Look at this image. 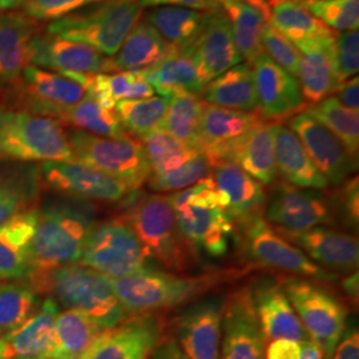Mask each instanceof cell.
Returning <instances> with one entry per match:
<instances>
[{
	"instance_id": "obj_52",
	"label": "cell",
	"mask_w": 359,
	"mask_h": 359,
	"mask_svg": "<svg viewBox=\"0 0 359 359\" xmlns=\"http://www.w3.org/2000/svg\"><path fill=\"white\" fill-rule=\"evenodd\" d=\"M332 359H359V330L355 320L347 318L345 330L334 348Z\"/></svg>"
},
{
	"instance_id": "obj_41",
	"label": "cell",
	"mask_w": 359,
	"mask_h": 359,
	"mask_svg": "<svg viewBox=\"0 0 359 359\" xmlns=\"http://www.w3.org/2000/svg\"><path fill=\"white\" fill-rule=\"evenodd\" d=\"M62 124L76 130H83L102 137H126L129 136L123 128L115 109H107L97 103L88 93L81 102L69 108L57 118Z\"/></svg>"
},
{
	"instance_id": "obj_3",
	"label": "cell",
	"mask_w": 359,
	"mask_h": 359,
	"mask_svg": "<svg viewBox=\"0 0 359 359\" xmlns=\"http://www.w3.org/2000/svg\"><path fill=\"white\" fill-rule=\"evenodd\" d=\"M35 290L53 298L59 306L81 311L104 330L128 318V313L116 297L111 278L80 264L34 273L28 280Z\"/></svg>"
},
{
	"instance_id": "obj_27",
	"label": "cell",
	"mask_w": 359,
	"mask_h": 359,
	"mask_svg": "<svg viewBox=\"0 0 359 359\" xmlns=\"http://www.w3.org/2000/svg\"><path fill=\"white\" fill-rule=\"evenodd\" d=\"M276 124L266 120L259 121L234 144L228 158L262 187L273 185L278 176L274 152Z\"/></svg>"
},
{
	"instance_id": "obj_49",
	"label": "cell",
	"mask_w": 359,
	"mask_h": 359,
	"mask_svg": "<svg viewBox=\"0 0 359 359\" xmlns=\"http://www.w3.org/2000/svg\"><path fill=\"white\" fill-rule=\"evenodd\" d=\"M261 44L264 52L276 65H280L289 75L297 79L301 53L295 48L294 44H292L281 32H278L270 22L262 27Z\"/></svg>"
},
{
	"instance_id": "obj_35",
	"label": "cell",
	"mask_w": 359,
	"mask_h": 359,
	"mask_svg": "<svg viewBox=\"0 0 359 359\" xmlns=\"http://www.w3.org/2000/svg\"><path fill=\"white\" fill-rule=\"evenodd\" d=\"M191 44L173 47L164 60L142 71L145 80L160 96L169 99L175 93L181 92L200 95L203 86L193 62Z\"/></svg>"
},
{
	"instance_id": "obj_11",
	"label": "cell",
	"mask_w": 359,
	"mask_h": 359,
	"mask_svg": "<svg viewBox=\"0 0 359 359\" xmlns=\"http://www.w3.org/2000/svg\"><path fill=\"white\" fill-rule=\"evenodd\" d=\"M149 257L124 218L97 222L77 264L108 278H121L147 268Z\"/></svg>"
},
{
	"instance_id": "obj_5",
	"label": "cell",
	"mask_w": 359,
	"mask_h": 359,
	"mask_svg": "<svg viewBox=\"0 0 359 359\" xmlns=\"http://www.w3.org/2000/svg\"><path fill=\"white\" fill-rule=\"evenodd\" d=\"M180 231L193 250L210 258L228 253L234 224L210 175L192 187L170 194Z\"/></svg>"
},
{
	"instance_id": "obj_51",
	"label": "cell",
	"mask_w": 359,
	"mask_h": 359,
	"mask_svg": "<svg viewBox=\"0 0 359 359\" xmlns=\"http://www.w3.org/2000/svg\"><path fill=\"white\" fill-rule=\"evenodd\" d=\"M341 192L332 200L334 216H339L350 229H358L359 188L358 177H351L339 185Z\"/></svg>"
},
{
	"instance_id": "obj_48",
	"label": "cell",
	"mask_w": 359,
	"mask_h": 359,
	"mask_svg": "<svg viewBox=\"0 0 359 359\" xmlns=\"http://www.w3.org/2000/svg\"><path fill=\"white\" fill-rule=\"evenodd\" d=\"M332 59L337 87L348 79L357 76L359 68L358 29L335 32L332 44Z\"/></svg>"
},
{
	"instance_id": "obj_28",
	"label": "cell",
	"mask_w": 359,
	"mask_h": 359,
	"mask_svg": "<svg viewBox=\"0 0 359 359\" xmlns=\"http://www.w3.org/2000/svg\"><path fill=\"white\" fill-rule=\"evenodd\" d=\"M172 50L173 46L147 20H139L115 56L107 60L105 74L149 69L164 60Z\"/></svg>"
},
{
	"instance_id": "obj_43",
	"label": "cell",
	"mask_w": 359,
	"mask_h": 359,
	"mask_svg": "<svg viewBox=\"0 0 359 359\" xmlns=\"http://www.w3.org/2000/svg\"><path fill=\"white\" fill-rule=\"evenodd\" d=\"M305 112L318 120L345 144L348 152L358 158L359 115L344 107L333 95L322 102L308 105Z\"/></svg>"
},
{
	"instance_id": "obj_24",
	"label": "cell",
	"mask_w": 359,
	"mask_h": 359,
	"mask_svg": "<svg viewBox=\"0 0 359 359\" xmlns=\"http://www.w3.org/2000/svg\"><path fill=\"white\" fill-rule=\"evenodd\" d=\"M248 287L266 344L281 338L298 342L308 338L280 280L262 277Z\"/></svg>"
},
{
	"instance_id": "obj_25",
	"label": "cell",
	"mask_w": 359,
	"mask_h": 359,
	"mask_svg": "<svg viewBox=\"0 0 359 359\" xmlns=\"http://www.w3.org/2000/svg\"><path fill=\"white\" fill-rule=\"evenodd\" d=\"M209 175L215 181L224 209L234 226L262 216L266 192L256 179L231 161L210 167Z\"/></svg>"
},
{
	"instance_id": "obj_19",
	"label": "cell",
	"mask_w": 359,
	"mask_h": 359,
	"mask_svg": "<svg viewBox=\"0 0 359 359\" xmlns=\"http://www.w3.org/2000/svg\"><path fill=\"white\" fill-rule=\"evenodd\" d=\"M276 231L322 269L337 276H347L358 271V237L354 234L327 226H316L309 231L295 233Z\"/></svg>"
},
{
	"instance_id": "obj_57",
	"label": "cell",
	"mask_w": 359,
	"mask_h": 359,
	"mask_svg": "<svg viewBox=\"0 0 359 359\" xmlns=\"http://www.w3.org/2000/svg\"><path fill=\"white\" fill-rule=\"evenodd\" d=\"M358 271H354L351 274H347L346 277L341 281V287L344 293L353 301L358 302L359 286H358Z\"/></svg>"
},
{
	"instance_id": "obj_42",
	"label": "cell",
	"mask_w": 359,
	"mask_h": 359,
	"mask_svg": "<svg viewBox=\"0 0 359 359\" xmlns=\"http://www.w3.org/2000/svg\"><path fill=\"white\" fill-rule=\"evenodd\" d=\"M41 304L40 294L28 281H0V334L22 326Z\"/></svg>"
},
{
	"instance_id": "obj_60",
	"label": "cell",
	"mask_w": 359,
	"mask_h": 359,
	"mask_svg": "<svg viewBox=\"0 0 359 359\" xmlns=\"http://www.w3.org/2000/svg\"><path fill=\"white\" fill-rule=\"evenodd\" d=\"M0 359H8V353H7V345L3 339V337H0Z\"/></svg>"
},
{
	"instance_id": "obj_33",
	"label": "cell",
	"mask_w": 359,
	"mask_h": 359,
	"mask_svg": "<svg viewBox=\"0 0 359 359\" xmlns=\"http://www.w3.org/2000/svg\"><path fill=\"white\" fill-rule=\"evenodd\" d=\"M334 35L332 38L297 47L301 53L297 81L306 107L320 103L323 99L332 96L337 88L332 59Z\"/></svg>"
},
{
	"instance_id": "obj_34",
	"label": "cell",
	"mask_w": 359,
	"mask_h": 359,
	"mask_svg": "<svg viewBox=\"0 0 359 359\" xmlns=\"http://www.w3.org/2000/svg\"><path fill=\"white\" fill-rule=\"evenodd\" d=\"M206 104L234 111H257L253 68L248 62L231 67L209 81L198 95Z\"/></svg>"
},
{
	"instance_id": "obj_54",
	"label": "cell",
	"mask_w": 359,
	"mask_h": 359,
	"mask_svg": "<svg viewBox=\"0 0 359 359\" xmlns=\"http://www.w3.org/2000/svg\"><path fill=\"white\" fill-rule=\"evenodd\" d=\"M301 342L293 339H274L266 344L265 359H299Z\"/></svg>"
},
{
	"instance_id": "obj_17",
	"label": "cell",
	"mask_w": 359,
	"mask_h": 359,
	"mask_svg": "<svg viewBox=\"0 0 359 359\" xmlns=\"http://www.w3.org/2000/svg\"><path fill=\"white\" fill-rule=\"evenodd\" d=\"M265 347L249 287L233 290L225 297L219 359H265Z\"/></svg>"
},
{
	"instance_id": "obj_50",
	"label": "cell",
	"mask_w": 359,
	"mask_h": 359,
	"mask_svg": "<svg viewBox=\"0 0 359 359\" xmlns=\"http://www.w3.org/2000/svg\"><path fill=\"white\" fill-rule=\"evenodd\" d=\"M103 0H25L23 10L35 20H57L90 4Z\"/></svg>"
},
{
	"instance_id": "obj_20",
	"label": "cell",
	"mask_w": 359,
	"mask_h": 359,
	"mask_svg": "<svg viewBox=\"0 0 359 359\" xmlns=\"http://www.w3.org/2000/svg\"><path fill=\"white\" fill-rule=\"evenodd\" d=\"M86 95L83 84L62 74L35 65H28L23 71L22 99L31 114L57 120Z\"/></svg>"
},
{
	"instance_id": "obj_12",
	"label": "cell",
	"mask_w": 359,
	"mask_h": 359,
	"mask_svg": "<svg viewBox=\"0 0 359 359\" xmlns=\"http://www.w3.org/2000/svg\"><path fill=\"white\" fill-rule=\"evenodd\" d=\"M262 217L280 231H304L332 225L335 221L332 200L317 189L298 188L286 181L274 182L262 210Z\"/></svg>"
},
{
	"instance_id": "obj_29",
	"label": "cell",
	"mask_w": 359,
	"mask_h": 359,
	"mask_svg": "<svg viewBox=\"0 0 359 359\" xmlns=\"http://www.w3.org/2000/svg\"><path fill=\"white\" fill-rule=\"evenodd\" d=\"M59 313L57 302L47 297L22 326L1 335L7 345L8 359L46 358L52 345Z\"/></svg>"
},
{
	"instance_id": "obj_22",
	"label": "cell",
	"mask_w": 359,
	"mask_h": 359,
	"mask_svg": "<svg viewBox=\"0 0 359 359\" xmlns=\"http://www.w3.org/2000/svg\"><path fill=\"white\" fill-rule=\"evenodd\" d=\"M191 52L203 88L231 67L244 62L236 48L231 22L224 10L209 13L203 31L191 44Z\"/></svg>"
},
{
	"instance_id": "obj_1",
	"label": "cell",
	"mask_w": 359,
	"mask_h": 359,
	"mask_svg": "<svg viewBox=\"0 0 359 359\" xmlns=\"http://www.w3.org/2000/svg\"><path fill=\"white\" fill-rule=\"evenodd\" d=\"M246 273L248 270L229 268L187 274L147 266L126 277L111 278V283L130 317L187 306L217 287L240 280Z\"/></svg>"
},
{
	"instance_id": "obj_32",
	"label": "cell",
	"mask_w": 359,
	"mask_h": 359,
	"mask_svg": "<svg viewBox=\"0 0 359 359\" xmlns=\"http://www.w3.org/2000/svg\"><path fill=\"white\" fill-rule=\"evenodd\" d=\"M38 35L34 19L25 13L0 15V83L13 81L29 65V43Z\"/></svg>"
},
{
	"instance_id": "obj_21",
	"label": "cell",
	"mask_w": 359,
	"mask_h": 359,
	"mask_svg": "<svg viewBox=\"0 0 359 359\" xmlns=\"http://www.w3.org/2000/svg\"><path fill=\"white\" fill-rule=\"evenodd\" d=\"M264 118L259 114L206 104L198 128V149L210 167L228 161L234 144Z\"/></svg>"
},
{
	"instance_id": "obj_58",
	"label": "cell",
	"mask_w": 359,
	"mask_h": 359,
	"mask_svg": "<svg viewBox=\"0 0 359 359\" xmlns=\"http://www.w3.org/2000/svg\"><path fill=\"white\" fill-rule=\"evenodd\" d=\"M299 359H325L321 347L318 346L310 337L301 341Z\"/></svg>"
},
{
	"instance_id": "obj_45",
	"label": "cell",
	"mask_w": 359,
	"mask_h": 359,
	"mask_svg": "<svg viewBox=\"0 0 359 359\" xmlns=\"http://www.w3.org/2000/svg\"><path fill=\"white\" fill-rule=\"evenodd\" d=\"M140 142L144 145L152 175L175 170L201 154L198 149L187 147L161 128L154 129Z\"/></svg>"
},
{
	"instance_id": "obj_62",
	"label": "cell",
	"mask_w": 359,
	"mask_h": 359,
	"mask_svg": "<svg viewBox=\"0 0 359 359\" xmlns=\"http://www.w3.org/2000/svg\"><path fill=\"white\" fill-rule=\"evenodd\" d=\"M34 359H48V358H34Z\"/></svg>"
},
{
	"instance_id": "obj_10",
	"label": "cell",
	"mask_w": 359,
	"mask_h": 359,
	"mask_svg": "<svg viewBox=\"0 0 359 359\" xmlns=\"http://www.w3.org/2000/svg\"><path fill=\"white\" fill-rule=\"evenodd\" d=\"M236 228L240 231L238 243L244 256L257 266L281 270L289 276L310 278L326 285L338 281L339 276L314 264L305 253L283 238L262 216L250 218Z\"/></svg>"
},
{
	"instance_id": "obj_63",
	"label": "cell",
	"mask_w": 359,
	"mask_h": 359,
	"mask_svg": "<svg viewBox=\"0 0 359 359\" xmlns=\"http://www.w3.org/2000/svg\"><path fill=\"white\" fill-rule=\"evenodd\" d=\"M0 337H1V334H0Z\"/></svg>"
},
{
	"instance_id": "obj_30",
	"label": "cell",
	"mask_w": 359,
	"mask_h": 359,
	"mask_svg": "<svg viewBox=\"0 0 359 359\" xmlns=\"http://www.w3.org/2000/svg\"><path fill=\"white\" fill-rule=\"evenodd\" d=\"M274 152L277 170L283 180L298 188L325 191L330 185L314 165L302 142L283 123L276 124Z\"/></svg>"
},
{
	"instance_id": "obj_38",
	"label": "cell",
	"mask_w": 359,
	"mask_h": 359,
	"mask_svg": "<svg viewBox=\"0 0 359 359\" xmlns=\"http://www.w3.org/2000/svg\"><path fill=\"white\" fill-rule=\"evenodd\" d=\"M270 23L295 48L313 41L332 38L335 31L320 22L297 0H268Z\"/></svg>"
},
{
	"instance_id": "obj_16",
	"label": "cell",
	"mask_w": 359,
	"mask_h": 359,
	"mask_svg": "<svg viewBox=\"0 0 359 359\" xmlns=\"http://www.w3.org/2000/svg\"><path fill=\"white\" fill-rule=\"evenodd\" d=\"M40 175L51 191L88 201L117 203L130 192L120 181L77 161L41 163Z\"/></svg>"
},
{
	"instance_id": "obj_13",
	"label": "cell",
	"mask_w": 359,
	"mask_h": 359,
	"mask_svg": "<svg viewBox=\"0 0 359 359\" xmlns=\"http://www.w3.org/2000/svg\"><path fill=\"white\" fill-rule=\"evenodd\" d=\"M225 297L206 295L179 309L173 339L187 359H219Z\"/></svg>"
},
{
	"instance_id": "obj_47",
	"label": "cell",
	"mask_w": 359,
	"mask_h": 359,
	"mask_svg": "<svg viewBox=\"0 0 359 359\" xmlns=\"http://www.w3.org/2000/svg\"><path fill=\"white\" fill-rule=\"evenodd\" d=\"M210 173V165L205 157L198 154L184 165L161 175H151L148 187L156 193L179 192L205 179Z\"/></svg>"
},
{
	"instance_id": "obj_23",
	"label": "cell",
	"mask_w": 359,
	"mask_h": 359,
	"mask_svg": "<svg viewBox=\"0 0 359 359\" xmlns=\"http://www.w3.org/2000/svg\"><path fill=\"white\" fill-rule=\"evenodd\" d=\"M107 60L90 46L50 34H38L29 43V65L65 76L105 74Z\"/></svg>"
},
{
	"instance_id": "obj_55",
	"label": "cell",
	"mask_w": 359,
	"mask_h": 359,
	"mask_svg": "<svg viewBox=\"0 0 359 359\" xmlns=\"http://www.w3.org/2000/svg\"><path fill=\"white\" fill-rule=\"evenodd\" d=\"M333 96L348 109L359 111V80L358 76L351 77L339 84L333 92Z\"/></svg>"
},
{
	"instance_id": "obj_8",
	"label": "cell",
	"mask_w": 359,
	"mask_h": 359,
	"mask_svg": "<svg viewBox=\"0 0 359 359\" xmlns=\"http://www.w3.org/2000/svg\"><path fill=\"white\" fill-rule=\"evenodd\" d=\"M280 283L306 334L321 347L325 359H332L348 318L345 302L316 280L286 276Z\"/></svg>"
},
{
	"instance_id": "obj_14",
	"label": "cell",
	"mask_w": 359,
	"mask_h": 359,
	"mask_svg": "<svg viewBox=\"0 0 359 359\" xmlns=\"http://www.w3.org/2000/svg\"><path fill=\"white\" fill-rule=\"evenodd\" d=\"M165 337V322L158 313L130 316L104 330L80 359H148Z\"/></svg>"
},
{
	"instance_id": "obj_2",
	"label": "cell",
	"mask_w": 359,
	"mask_h": 359,
	"mask_svg": "<svg viewBox=\"0 0 359 359\" xmlns=\"http://www.w3.org/2000/svg\"><path fill=\"white\" fill-rule=\"evenodd\" d=\"M36 209L38 221L31 241L32 274L77 264L99 222L96 208L88 200L59 194Z\"/></svg>"
},
{
	"instance_id": "obj_39",
	"label": "cell",
	"mask_w": 359,
	"mask_h": 359,
	"mask_svg": "<svg viewBox=\"0 0 359 359\" xmlns=\"http://www.w3.org/2000/svg\"><path fill=\"white\" fill-rule=\"evenodd\" d=\"M209 13L185 7L160 6L145 13V19L173 47L194 41L205 26Z\"/></svg>"
},
{
	"instance_id": "obj_15",
	"label": "cell",
	"mask_w": 359,
	"mask_h": 359,
	"mask_svg": "<svg viewBox=\"0 0 359 359\" xmlns=\"http://www.w3.org/2000/svg\"><path fill=\"white\" fill-rule=\"evenodd\" d=\"M302 142L309 157L327 180L329 185L339 187L354 177L358 158L348 152L330 129L306 112L290 117L286 124Z\"/></svg>"
},
{
	"instance_id": "obj_18",
	"label": "cell",
	"mask_w": 359,
	"mask_h": 359,
	"mask_svg": "<svg viewBox=\"0 0 359 359\" xmlns=\"http://www.w3.org/2000/svg\"><path fill=\"white\" fill-rule=\"evenodd\" d=\"M257 93V112L266 121L281 123L302 112L306 103L295 77L264 52L250 62Z\"/></svg>"
},
{
	"instance_id": "obj_59",
	"label": "cell",
	"mask_w": 359,
	"mask_h": 359,
	"mask_svg": "<svg viewBox=\"0 0 359 359\" xmlns=\"http://www.w3.org/2000/svg\"><path fill=\"white\" fill-rule=\"evenodd\" d=\"M25 0H0V11H10L23 6Z\"/></svg>"
},
{
	"instance_id": "obj_37",
	"label": "cell",
	"mask_w": 359,
	"mask_h": 359,
	"mask_svg": "<svg viewBox=\"0 0 359 359\" xmlns=\"http://www.w3.org/2000/svg\"><path fill=\"white\" fill-rule=\"evenodd\" d=\"M221 7L231 22L236 48L244 60L250 63L258 55L264 53L261 31L262 27L270 22L268 0L258 4L246 1H222Z\"/></svg>"
},
{
	"instance_id": "obj_46",
	"label": "cell",
	"mask_w": 359,
	"mask_h": 359,
	"mask_svg": "<svg viewBox=\"0 0 359 359\" xmlns=\"http://www.w3.org/2000/svg\"><path fill=\"white\" fill-rule=\"evenodd\" d=\"M330 29L347 32L358 29L359 0H297Z\"/></svg>"
},
{
	"instance_id": "obj_53",
	"label": "cell",
	"mask_w": 359,
	"mask_h": 359,
	"mask_svg": "<svg viewBox=\"0 0 359 359\" xmlns=\"http://www.w3.org/2000/svg\"><path fill=\"white\" fill-rule=\"evenodd\" d=\"M137 3L144 7H160V6H173L192 8L201 13H216L222 10L217 0H137Z\"/></svg>"
},
{
	"instance_id": "obj_6",
	"label": "cell",
	"mask_w": 359,
	"mask_h": 359,
	"mask_svg": "<svg viewBox=\"0 0 359 359\" xmlns=\"http://www.w3.org/2000/svg\"><path fill=\"white\" fill-rule=\"evenodd\" d=\"M142 13L137 0H103L51 22L47 34L83 43L112 57Z\"/></svg>"
},
{
	"instance_id": "obj_26",
	"label": "cell",
	"mask_w": 359,
	"mask_h": 359,
	"mask_svg": "<svg viewBox=\"0 0 359 359\" xmlns=\"http://www.w3.org/2000/svg\"><path fill=\"white\" fill-rule=\"evenodd\" d=\"M38 209L31 208L0 225V281H25L32 274L31 241Z\"/></svg>"
},
{
	"instance_id": "obj_9",
	"label": "cell",
	"mask_w": 359,
	"mask_h": 359,
	"mask_svg": "<svg viewBox=\"0 0 359 359\" xmlns=\"http://www.w3.org/2000/svg\"><path fill=\"white\" fill-rule=\"evenodd\" d=\"M67 136L75 161L114 177L129 191L140 189L152 175L144 145L135 137H102L83 130Z\"/></svg>"
},
{
	"instance_id": "obj_61",
	"label": "cell",
	"mask_w": 359,
	"mask_h": 359,
	"mask_svg": "<svg viewBox=\"0 0 359 359\" xmlns=\"http://www.w3.org/2000/svg\"><path fill=\"white\" fill-rule=\"evenodd\" d=\"M218 3L221 4L222 1H246V3H252V4H258V3H261V1H264V0H217Z\"/></svg>"
},
{
	"instance_id": "obj_7",
	"label": "cell",
	"mask_w": 359,
	"mask_h": 359,
	"mask_svg": "<svg viewBox=\"0 0 359 359\" xmlns=\"http://www.w3.org/2000/svg\"><path fill=\"white\" fill-rule=\"evenodd\" d=\"M0 161H75L60 121L0 107Z\"/></svg>"
},
{
	"instance_id": "obj_31",
	"label": "cell",
	"mask_w": 359,
	"mask_h": 359,
	"mask_svg": "<svg viewBox=\"0 0 359 359\" xmlns=\"http://www.w3.org/2000/svg\"><path fill=\"white\" fill-rule=\"evenodd\" d=\"M41 185L36 163L0 161V225L34 208Z\"/></svg>"
},
{
	"instance_id": "obj_36",
	"label": "cell",
	"mask_w": 359,
	"mask_h": 359,
	"mask_svg": "<svg viewBox=\"0 0 359 359\" xmlns=\"http://www.w3.org/2000/svg\"><path fill=\"white\" fill-rule=\"evenodd\" d=\"M103 332V327L90 316L65 309L56 318L52 345L46 358L80 359Z\"/></svg>"
},
{
	"instance_id": "obj_40",
	"label": "cell",
	"mask_w": 359,
	"mask_h": 359,
	"mask_svg": "<svg viewBox=\"0 0 359 359\" xmlns=\"http://www.w3.org/2000/svg\"><path fill=\"white\" fill-rule=\"evenodd\" d=\"M204 107L205 102L198 95L175 93L169 97L167 114L160 128L187 147L198 149V128Z\"/></svg>"
},
{
	"instance_id": "obj_56",
	"label": "cell",
	"mask_w": 359,
	"mask_h": 359,
	"mask_svg": "<svg viewBox=\"0 0 359 359\" xmlns=\"http://www.w3.org/2000/svg\"><path fill=\"white\" fill-rule=\"evenodd\" d=\"M148 359H187L173 337H164Z\"/></svg>"
},
{
	"instance_id": "obj_4",
	"label": "cell",
	"mask_w": 359,
	"mask_h": 359,
	"mask_svg": "<svg viewBox=\"0 0 359 359\" xmlns=\"http://www.w3.org/2000/svg\"><path fill=\"white\" fill-rule=\"evenodd\" d=\"M126 222L147 255L173 273H187L201 259L180 231L170 194L154 193L130 198Z\"/></svg>"
},
{
	"instance_id": "obj_44",
	"label": "cell",
	"mask_w": 359,
	"mask_h": 359,
	"mask_svg": "<svg viewBox=\"0 0 359 359\" xmlns=\"http://www.w3.org/2000/svg\"><path fill=\"white\" fill-rule=\"evenodd\" d=\"M168 97L152 96L139 100H121L116 104L115 112L123 128L142 140L154 129L161 127L167 114Z\"/></svg>"
}]
</instances>
